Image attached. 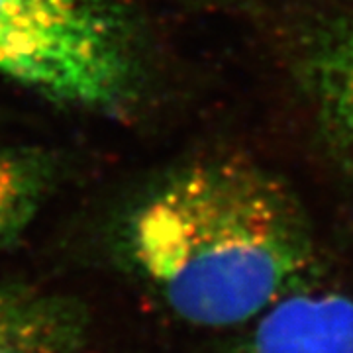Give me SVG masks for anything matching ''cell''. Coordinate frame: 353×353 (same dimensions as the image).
I'll list each match as a JSON object with an SVG mask.
<instances>
[{
  "label": "cell",
  "mask_w": 353,
  "mask_h": 353,
  "mask_svg": "<svg viewBox=\"0 0 353 353\" xmlns=\"http://www.w3.org/2000/svg\"><path fill=\"white\" fill-rule=\"evenodd\" d=\"M48 185L50 165L41 155L0 150V248L30 226Z\"/></svg>",
  "instance_id": "obj_6"
},
{
  "label": "cell",
  "mask_w": 353,
  "mask_h": 353,
  "mask_svg": "<svg viewBox=\"0 0 353 353\" xmlns=\"http://www.w3.org/2000/svg\"><path fill=\"white\" fill-rule=\"evenodd\" d=\"M312 77L330 132L353 165V20L338 24L320 41Z\"/></svg>",
  "instance_id": "obj_5"
},
{
  "label": "cell",
  "mask_w": 353,
  "mask_h": 353,
  "mask_svg": "<svg viewBox=\"0 0 353 353\" xmlns=\"http://www.w3.org/2000/svg\"><path fill=\"white\" fill-rule=\"evenodd\" d=\"M126 252L167 308L202 328L253 324L306 290L318 261L301 202L240 157L190 165L159 185L128 222Z\"/></svg>",
  "instance_id": "obj_1"
},
{
  "label": "cell",
  "mask_w": 353,
  "mask_h": 353,
  "mask_svg": "<svg viewBox=\"0 0 353 353\" xmlns=\"http://www.w3.org/2000/svg\"><path fill=\"white\" fill-rule=\"evenodd\" d=\"M240 353H353V296L294 292L253 322Z\"/></svg>",
  "instance_id": "obj_3"
},
{
  "label": "cell",
  "mask_w": 353,
  "mask_h": 353,
  "mask_svg": "<svg viewBox=\"0 0 353 353\" xmlns=\"http://www.w3.org/2000/svg\"><path fill=\"white\" fill-rule=\"evenodd\" d=\"M87 320L69 301L39 290H0V353H77Z\"/></svg>",
  "instance_id": "obj_4"
},
{
  "label": "cell",
  "mask_w": 353,
  "mask_h": 353,
  "mask_svg": "<svg viewBox=\"0 0 353 353\" xmlns=\"http://www.w3.org/2000/svg\"><path fill=\"white\" fill-rule=\"evenodd\" d=\"M0 73L55 101L114 108L138 71L110 0H0Z\"/></svg>",
  "instance_id": "obj_2"
}]
</instances>
